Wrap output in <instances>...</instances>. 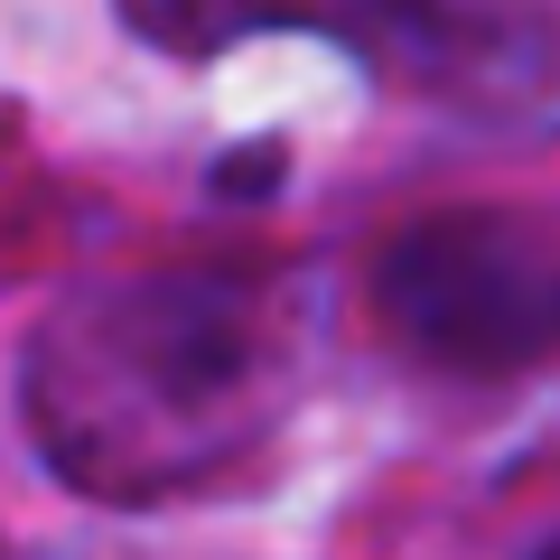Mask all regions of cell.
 <instances>
[{"label": "cell", "mask_w": 560, "mask_h": 560, "mask_svg": "<svg viewBox=\"0 0 560 560\" xmlns=\"http://www.w3.org/2000/svg\"><path fill=\"white\" fill-rule=\"evenodd\" d=\"M541 560H560V541H551V551H541Z\"/></svg>", "instance_id": "cell-4"}, {"label": "cell", "mask_w": 560, "mask_h": 560, "mask_svg": "<svg viewBox=\"0 0 560 560\" xmlns=\"http://www.w3.org/2000/svg\"><path fill=\"white\" fill-rule=\"evenodd\" d=\"M121 28L168 57L253 38H337L411 94H523L551 75L560 28L514 0H121Z\"/></svg>", "instance_id": "cell-3"}, {"label": "cell", "mask_w": 560, "mask_h": 560, "mask_svg": "<svg viewBox=\"0 0 560 560\" xmlns=\"http://www.w3.org/2000/svg\"><path fill=\"white\" fill-rule=\"evenodd\" d=\"M300 393V290L261 261L94 280L28 337L20 401L47 467L103 504L224 477Z\"/></svg>", "instance_id": "cell-1"}, {"label": "cell", "mask_w": 560, "mask_h": 560, "mask_svg": "<svg viewBox=\"0 0 560 560\" xmlns=\"http://www.w3.org/2000/svg\"><path fill=\"white\" fill-rule=\"evenodd\" d=\"M374 318L448 374L560 355V206H440L374 253Z\"/></svg>", "instance_id": "cell-2"}]
</instances>
